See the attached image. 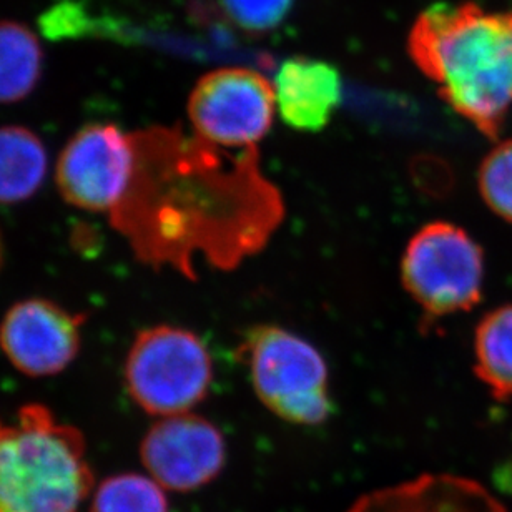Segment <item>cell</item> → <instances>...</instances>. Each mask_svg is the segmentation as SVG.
<instances>
[{
  "label": "cell",
  "mask_w": 512,
  "mask_h": 512,
  "mask_svg": "<svg viewBox=\"0 0 512 512\" xmlns=\"http://www.w3.org/2000/svg\"><path fill=\"white\" fill-rule=\"evenodd\" d=\"M474 371L494 398L512 399V305L489 311L476 328Z\"/></svg>",
  "instance_id": "9a60e30c"
},
{
  "label": "cell",
  "mask_w": 512,
  "mask_h": 512,
  "mask_svg": "<svg viewBox=\"0 0 512 512\" xmlns=\"http://www.w3.org/2000/svg\"><path fill=\"white\" fill-rule=\"evenodd\" d=\"M478 183L484 203L512 223V140L498 143L484 157Z\"/></svg>",
  "instance_id": "e0dca14e"
},
{
  "label": "cell",
  "mask_w": 512,
  "mask_h": 512,
  "mask_svg": "<svg viewBox=\"0 0 512 512\" xmlns=\"http://www.w3.org/2000/svg\"><path fill=\"white\" fill-rule=\"evenodd\" d=\"M92 483L84 436L47 406L0 418V512H79Z\"/></svg>",
  "instance_id": "3957f363"
},
{
  "label": "cell",
  "mask_w": 512,
  "mask_h": 512,
  "mask_svg": "<svg viewBox=\"0 0 512 512\" xmlns=\"http://www.w3.org/2000/svg\"><path fill=\"white\" fill-rule=\"evenodd\" d=\"M408 49L459 115L498 137L512 105V12L433 5L416 20Z\"/></svg>",
  "instance_id": "7a4b0ae2"
},
{
  "label": "cell",
  "mask_w": 512,
  "mask_h": 512,
  "mask_svg": "<svg viewBox=\"0 0 512 512\" xmlns=\"http://www.w3.org/2000/svg\"><path fill=\"white\" fill-rule=\"evenodd\" d=\"M87 316L49 298H25L0 320V350L15 370L29 378H49L67 370L82 350Z\"/></svg>",
  "instance_id": "9c48e42d"
},
{
  "label": "cell",
  "mask_w": 512,
  "mask_h": 512,
  "mask_svg": "<svg viewBox=\"0 0 512 512\" xmlns=\"http://www.w3.org/2000/svg\"><path fill=\"white\" fill-rule=\"evenodd\" d=\"M49 173V153L42 138L22 125L0 127V205L34 197Z\"/></svg>",
  "instance_id": "4fadbf2b"
},
{
  "label": "cell",
  "mask_w": 512,
  "mask_h": 512,
  "mask_svg": "<svg viewBox=\"0 0 512 512\" xmlns=\"http://www.w3.org/2000/svg\"><path fill=\"white\" fill-rule=\"evenodd\" d=\"M238 350L268 411L298 426H318L330 418V371L310 341L281 326L258 325L247 330Z\"/></svg>",
  "instance_id": "277c9868"
},
{
  "label": "cell",
  "mask_w": 512,
  "mask_h": 512,
  "mask_svg": "<svg viewBox=\"0 0 512 512\" xmlns=\"http://www.w3.org/2000/svg\"><path fill=\"white\" fill-rule=\"evenodd\" d=\"M2 261H4V242H2V237H0V268H2Z\"/></svg>",
  "instance_id": "d6986e66"
},
{
  "label": "cell",
  "mask_w": 512,
  "mask_h": 512,
  "mask_svg": "<svg viewBox=\"0 0 512 512\" xmlns=\"http://www.w3.org/2000/svg\"><path fill=\"white\" fill-rule=\"evenodd\" d=\"M401 278L404 290L431 318L469 311L483 295V250L458 225L428 223L406 245Z\"/></svg>",
  "instance_id": "8992f818"
},
{
  "label": "cell",
  "mask_w": 512,
  "mask_h": 512,
  "mask_svg": "<svg viewBox=\"0 0 512 512\" xmlns=\"http://www.w3.org/2000/svg\"><path fill=\"white\" fill-rule=\"evenodd\" d=\"M276 112L288 127L320 132L330 124L341 102L340 72L321 60L295 57L276 70Z\"/></svg>",
  "instance_id": "7c38bea8"
},
{
  "label": "cell",
  "mask_w": 512,
  "mask_h": 512,
  "mask_svg": "<svg viewBox=\"0 0 512 512\" xmlns=\"http://www.w3.org/2000/svg\"><path fill=\"white\" fill-rule=\"evenodd\" d=\"M142 463L163 489L190 493L223 473L227 441L208 419L193 413L167 416L148 429L140 444Z\"/></svg>",
  "instance_id": "30bf717a"
},
{
  "label": "cell",
  "mask_w": 512,
  "mask_h": 512,
  "mask_svg": "<svg viewBox=\"0 0 512 512\" xmlns=\"http://www.w3.org/2000/svg\"><path fill=\"white\" fill-rule=\"evenodd\" d=\"M193 135L223 150H250L270 132L275 90L263 75L228 67L203 75L188 99Z\"/></svg>",
  "instance_id": "52a82bcc"
},
{
  "label": "cell",
  "mask_w": 512,
  "mask_h": 512,
  "mask_svg": "<svg viewBox=\"0 0 512 512\" xmlns=\"http://www.w3.org/2000/svg\"><path fill=\"white\" fill-rule=\"evenodd\" d=\"M135 163L133 133L115 124H90L60 152L55 183L70 207L110 215L127 192Z\"/></svg>",
  "instance_id": "ba28073f"
},
{
  "label": "cell",
  "mask_w": 512,
  "mask_h": 512,
  "mask_svg": "<svg viewBox=\"0 0 512 512\" xmlns=\"http://www.w3.org/2000/svg\"><path fill=\"white\" fill-rule=\"evenodd\" d=\"M44 52L27 25L0 20V104L27 99L39 85Z\"/></svg>",
  "instance_id": "5bb4252c"
},
{
  "label": "cell",
  "mask_w": 512,
  "mask_h": 512,
  "mask_svg": "<svg viewBox=\"0 0 512 512\" xmlns=\"http://www.w3.org/2000/svg\"><path fill=\"white\" fill-rule=\"evenodd\" d=\"M346 512H506V508L474 479L424 473L363 494Z\"/></svg>",
  "instance_id": "8fae6325"
},
{
  "label": "cell",
  "mask_w": 512,
  "mask_h": 512,
  "mask_svg": "<svg viewBox=\"0 0 512 512\" xmlns=\"http://www.w3.org/2000/svg\"><path fill=\"white\" fill-rule=\"evenodd\" d=\"M291 0H225L228 14L250 30L275 27L290 9Z\"/></svg>",
  "instance_id": "ac0fdd59"
},
{
  "label": "cell",
  "mask_w": 512,
  "mask_h": 512,
  "mask_svg": "<svg viewBox=\"0 0 512 512\" xmlns=\"http://www.w3.org/2000/svg\"><path fill=\"white\" fill-rule=\"evenodd\" d=\"M124 381L128 396L147 414L167 418L190 413L212 386V356L192 330L148 326L128 348Z\"/></svg>",
  "instance_id": "5b68a950"
},
{
  "label": "cell",
  "mask_w": 512,
  "mask_h": 512,
  "mask_svg": "<svg viewBox=\"0 0 512 512\" xmlns=\"http://www.w3.org/2000/svg\"><path fill=\"white\" fill-rule=\"evenodd\" d=\"M132 133V178L109 217L138 260L193 276L197 255L230 268L265 245L283 210L256 148L230 158L180 128Z\"/></svg>",
  "instance_id": "6da1fadb"
},
{
  "label": "cell",
  "mask_w": 512,
  "mask_h": 512,
  "mask_svg": "<svg viewBox=\"0 0 512 512\" xmlns=\"http://www.w3.org/2000/svg\"><path fill=\"white\" fill-rule=\"evenodd\" d=\"M92 512H170V506L155 479L128 473L100 484Z\"/></svg>",
  "instance_id": "2e32d148"
}]
</instances>
